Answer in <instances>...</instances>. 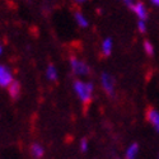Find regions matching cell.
I'll list each match as a JSON object with an SVG mask.
<instances>
[{"label":"cell","instance_id":"cell-1","mask_svg":"<svg viewBox=\"0 0 159 159\" xmlns=\"http://www.w3.org/2000/svg\"><path fill=\"white\" fill-rule=\"evenodd\" d=\"M73 89L75 92L76 97L79 98V101H80L84 106L90 104L92 99H93V92H94L93 83L76 79V80H74V83H73Z\"/></svg>","mask_w":159,"mask_h":159},{"label":"cell","instance_id":"cell-2","mask_svg":"<svg viewBox=\"0 0 159 159\" xmlns=\"http://www.w3.org/2000/svg\"><path fill=\"white\" fill-rule=\"evenodd\" d=\"M70 69H71V73L78 76H87L90 74L89 65H87L83 60L78 59L75 56L70 57Z\"/></svg>","mask_w":159,"mask_h":159},{"label":"cell","instance_id":"cell-3","mask_svg":"<svg viewBox=\"0 0 159 159\" xmlns=\"http://www.w3.org/2000/svg\"><path fill=\"white\" fill-rule=\"evenodd\" d=\"M101 85L102 89L106 92L107 96H113L115 94V79L111 74L108 73H102L101 75Z\"/></svg>","mask_w":159,"mask_h":159},{"label":"cell","instance_id":"cell-4","mask_svg":"<svg viewBox=\"0 0 159 159\" xmlns=\"http://www.w3.org/2000/svg\"><path fill=\"white\" fill-rule=\"evenodd\" d=\"M14 79H13V73L7 65H0V87L8 88Z\"/></svg>","mask_w":159,"mask_h":159},{"label":"cell","instance_id":"cell-5","mask_svg":"<svg viewBox=\"0 0 159 159\" xmlns=\"http://www.w3.org/2000/svg\"><path fill=\"white\" fill-rule=\"evenodd\" d=\"M145 116H147L148 122L155 129L157 132H159V112L155 108L149 107L147 110V113H145Z\"/></svg>","mask_w":159,"mask_h":159},{"label":"cell","instance_id":"cell-6","mask_svg":"<svg viewBox=\"0 0 159 159\" xmlns=\"http://www.w3.org/2000/svg\"><path fill=\"white\" fill-rule=\"evenodd\" d=\"M132 11H134V14L139 18V20H147L148 19V9L147 7L144 5V3L141 2H138L132 5Z\"/></svg>","mask_w":159,"mask_h":159},{"label":"cell","instance_id":"cell-7","mask_svg":"<svg viewBox=\"0 0 159 159\" xmlns=\"http://www.w3.org/2000/svg\"><path fill=\"white\" fill-rule=\"evenodd\" d=\"M7 89H8V94L10 96V98L13 101H17L19 98V96H20V83L18 80H14Z\"/></svg>","mask_w":159,"mask_h":159},{"label":"cell","instance_id":"cell-8","mask_svg":"<svg viewBox=\"0 0 159 159\" xmlns=\"http://www.w3.org/2000/svg\"><path fill=\"white\" fill-rule=\"evenodd\" d=\"M112 47H113V42H112V38H104L102 46H101V52L104 57H108L112 54Z\"/></svg>","mask_w":159,"mask_h":159},{"label":"cell","instance_id":"cell-9","mask_svg":"<svg viewBox=\"0 0 159 159\" xmlns=\"http://www.w3.org/2000/svg\"><path fill=\"white\" fill-rule=\"evenodd\" d=\"M74 18H75V22H76V24L79 25L80 28H87L88 25H89V22H88V19L84 17V14L82 11H79V10H76V11H74Z\"/></svg>","mask_w":159,"mask_h":159},{"label":"cell","instance_id":"cell-10","mask_svg":"<svg viewBox=\"0 0 159 159\" xmlns=\"http://www.w3.org/2000/svg\"><path fill=\"white\" fill-rule=\"evenodd\" d=\"M138 153H139V145L136 143H132L130 147L126 149L125 159H136Z\"/></svg>","mask_w":159,"mask_h":159},{"label":"cell","instance_id":"cell-11","mask_svg":"<svg viewBox=\"0 0 159 159\" xmlns=\"http://www.w3.org/2000/svg\"><path fill=\"white\" fill-rule=\"evenodd\" d=\"M46 78L50 82H56L57 80V69L52 64H50L46 69Z\"/></svg>","mask_w":159,"mask_h":159},{"label":"cell","instance_id":"cell-12","mask_svg":"<svg viewBox=\"0 0 159 159\" xmlns=\"http://www.w3.org/2000/svg\"><path fill=\"white\" fill-rule=\"evenodd\" d=\"M30 152H31V154H32L34 158H42L43 154H45V150H43V148H42V145H39V144H37V143L32 144Z\"/></svg>","mask_w":159,"mask_h":159},{"label":"cell","instance_id":"cell-13","mask_svg":"<svg viewBox=\"0 0 159 159\" xmlns=\"http://www.w3.org/2000/svg\"><path fill=\"white\" fill-rule=\"evenodd\" d=\"M143 47H144L145 54H147L148 56H153V55H154V46L152 45V42H150V41H148V39H145Z\"/></svg>","mask_w":159,"mask_h":159},{"label":"cell","instance_id":"cell-14","mask_svg":"<svg viewBox=\"0 0 159 159\" xmlns=\"http://www.w3.org/2000/svg\"><path fill=\"white\" fill-rule=\"evenodd\" d=\"M80 152L82 153H87L88 152V148H89V143H88V140L85 139V138H83L82 140H80Z\"/></svg>","mask_w":159,"mask_h":159},{"label":"cell","instance_id":"cell-15","mask_svg":"<svg viewBox=\"0 0 159 159\" xmlns=\"http://www.w3.org/2000/svg\"><path fill=\"white\" fill-rule=\"evenodd\" d=\"M138 30L141 34L147 33V24H145V20H138Z\"/></svg>","mask_w":159,"mask_h":159},{"label":"cell","instance_id":"cell-16","mask_svg":"<svg viewBox=\"0 0 159 159\" xmlns=\"http://www.w3.org/2000/svg\"><path fill=\"white\" fill-rule=\"evenodd\" d=\"M121 2H122V3H125L129 8H132V5L135 4V3H134V0H121Z\"/></svg>","mask_w":159,"mask_h":159},{"label":"cell","instance_id":"cell-17","mask_svg":"<svg viewBox=\"0 0 159 159\" xmlns=\"http://www.w3.org/2000/svg\"><path fill=\"white\" fill-rule=\"evenodd\" d=\"M150 3L155 7H159V0H150Z\"/></svg>","mask_w":159,"mask_h":159},{"label":"cell","instance_id":"cell-18","mask_svg":"<svg viewBox=\"0 0 159 159\" xmlns=\"http://www.w3.org/2000/svg\"><path fill=\"white\" fill-rule=\"evenodd\" d=\"M74 2H75V3H78V4H82V3H85L87 0H74Z\"/></svg>","mask_w":159,"mask_h":159}]
</instances>
